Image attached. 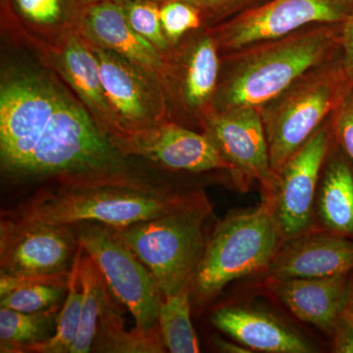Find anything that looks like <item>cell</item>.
Listing matches in <instances>:
<instances>
[{
  "label": "cell",
  "instance_id": "1",
  "mask_svg": "<svg viewBox=\"0 0 353 353\" xmlns=\"http://www.w3.org/2000/svg\"><path fill=\"white\" fill-rule=\"evenodd\" d=\"M0 165L11 182L134 170L55 74L27 68L2 74Z\"/></svg>",
  "mask_w": 353,
  "mask_h": 353
},
{
  "label": "cell",
  "instance_id": "2",
  "mask_svg": "<svg viewBox=\"0 0 353 353\" xmlns=\"http://www.w3.org/2000/svg\"><path fill=\"white\" fill-rule=\"evenodd\" d=\"M201 194L174 192L136 170L50 181L1 217L50 224L99 223L120 229L182 208Z\"/></svg>",
  "mask_w": 353,
  "mask_h": 353
},
{
  "label": "cell",
  "instance_id": "3",
  "mask_svg": "<svg viewBox=\"0 0 353 353\" xmlns=\"http://www.w3.org/2000/svg\"><path fill=\"white\" fill-rule=\"evenodd\" d=\"M338 34L331 28L292 32L243 53L218 85L212 110L264 106L322 63L340 43Z\"/></svg>",
  "mask_w": 353,
  "mask_h": 353
},
{
  "label": "cell",
  "instance_id": "4",
  "mask_svg": "<svg viewBox=\"0 0 353 353\" xmlns=\"http://www.w3.org/2000/svg\"><path fill=\"white\" fill-rule=\"evenodd\" d=\"M283 243L271 199L226 216L206 243L190 285L192 301L204 305L230 283L266 271Z\"/></svg>",
  "mask_w": 353,
  "mask_h": 353
},
{
  "label": "cell",
  "instance_id": "5",
  "mask_svg": "<svg viewBox=\"0 0 353 353\" xmlns=\"http://www.w3.org/2000/svg\"><path fill=\"white\" fill-rule=\"evenodd\" d=\"M210 213L199 194L182 208L153 219L112 229L154 279L162 296L190 289L205 250L204 223Z\"/></svg>",
  "mask_w": 353,
  "mask_h": 353
},
{
  "label": "cell",
  "instance_id": "6",
  "mask_svg": "<svg viewBox=\"0 0 353 353\" xmlns=\"http://www.w3.org/2000/svg\"><path fill=\"white\" fill-rule=\"evenodd\" d=\"M353 85L341 64L303 77L262 109L272 172L276 180L290 157L311 138Z\"/></svg>",
  "mask_w": 353,
  "mask_h": 353
},
{
  "label": "cell",
  "instance_id": "7",
  "mask_svg": "<svg viewBox=\"0 0 353 353\" xmlns=\"http://www.w3.org/2000/svg\"><path fill=\"white\" fill-rule=\"evenodd\" d=\"M80 245L94 260L113 296L131 312L139 331L157 328L162 296L145 264L112 228L94 222L75 225Z\"/></svg>",
  "mask_w": 353,
  "mask_h": 353
},
{
  "label": "cell",
  "instance_id": "8",
  "mask_svg": "<svg viewBox=\"0 0 353 353\" xmlns=\"http://www.w3.org/2000/svg\"><path fill=\"white\" fill-rule=\"evenodd\" d=\"M88 44L117 126L113 143L169 120L166 95L157 76L114 51Z\"/></svg>",
  "mask_w": 353,
  "mask_h": 353
},
{
  "label": "cell",
  "instance_id": "9",
  "mask_svg": "<svg viewBox=\"0 0 353 353\" xmlns=\"http://www.w3.org/2000/svg\"><path fill=\"white\" fill-rule=\"evenodd\" d=\"M80 246L72 225L1 217L0 276L41 277L70 272Z\"/></svg>",
  "mask_w": 353,
  "mask_h": 353
},
{
  "label": "cell",
  "instance_id": "10",
  "mask_svg": "<svg viewBox=\"0 0 353 353\" xmlns=\"http://www.w3.org/2000/svg\"><path fill=\"white\" fill-rule=\"evenodd\" d=\"M352 15L353 0H272L230 22L215 39L218 46L238 50L312 23L341 25Z\"/></svg>",
  "mask_w": 353,
  "mask_h": 353
},
{
  "label": "cell",
  "instance_id": "11",
  "mask_svg": "<svg viewBox=\"0 0 353 353\" xmlns=\"http://www.w3.org/2000/svg\"><path fill=\"white\" fill-rule=\"evenodd\" d=\"M204 134L232 165L234 175L259 181L265 197L275 192L276 180L270 164L268 141L259 108L211 110L201 119Z\"/></svg>",
  "mask_w": 353,
  "mask_h": 353
},
{
  "label": "cell",
  "instance_id": "12",
  "mask_svg": "<svg viewBox=\"0 0 353 353\" xmlns=\"http://www.w3.org/2000/svg\"><path fill=\"white\" fill-rule=\"evenodd\" d=\"M329 148L328 131L318 129L283 167L273 196L265 197L273 204L284 243L312 230L320 172Z\"/></svg>",
  "mask_w": 353,
  "mask_h": 353
},
{
  "label": "cell",
  "instance_id": "13",
  "mask_svg": "<svg viewBox=\"0 0 353 353\" xmlns=\"http://www.w3.org/2000/svg\"><path fill=\"white\" fill-rule=\"evenodd\" d=\"M114 145L125 157H141L168 170L234 173L232 165L205 134H199L170 120L125 137Z\"/></svg>",
  "mask_w": 353,
  "mask_h": 353
},
{
  "label": "cell",
  "instance_id": "14",
  "mask_svg": "<svg viewBox=\"0 0 353 353\" xmlns=\"http://www.w3.org/2000/svg\"><path fill=\"white\" fill-rule=\"evenodd\" d=\"M38 51L46 64L67 83L112 141L117 136V126L90 44L74 30Z\"/></svg>",
  "mask_w": 353,
  "mask_h": 353
},
{
  "label": "cell",
  "instance_id": "15",
  "mask_svg": "<svg viewBox=\"0 0 353 353\" xmlns=\"http://www.w3.org/2000/svg\"><path fill=\"white\" fill-rule=\"evenodd\" d=\"M266 272L272 280L352 273L353 238L309 231L283 243Z\"/></svg>",
  "mask_w": 353,
  "mask_h": 353
},
{
  "label": "cell",
  "instance_id": "16",
  "mask_svg": "<svg viewBox=\"0 0 353 353\" xmlns=\"http://www.w3.org/2000/svg\"><path fill=\"white\" fill-rule=\"evenodd\" d=\"M218 46L214 36L204 34L190 43L181 58L169 53L162 82L166 101L176 95L183 108L199 113L201 119L212 110L219 80Z\"/></svg>",
  "mask_w": 353,
  "mask_h": 353
},
{
  "label": "cell",
  "instance_id": "17",
  "mask_svg": "<svg viewBox=\"0 0 353 353\" xmlns=\"http://www.w3.org/2000/svg\"><path fill=\"white\" fill-rule=\"evenodd\" d=\"M77 31L88 43L128 58L163 82L167 57L132 29L117 0L83 6Z\"/></svg>",
  "mask_w": 353,
  "mask_h": 353
},
{
  "label": "cell",
  "instance_id": "18",
  "mask_svg": "<svg viewBox=\"0 0 353 353\" xmlns=\"http://www.w3.org/2000/svg\"><path fill=\"white\" fill-rule=\"evenodd\" d=\"M210 320L216 328L248 350L270 353L316 352L301 334L262 311L243 306H223L216 309Z\"/></svg>",
  "mask_w": 353,
  "mask_h": 353
},
{
  "label": "cell",
  "instance_id": "19",
  "mask_svg": "<svg viewBox=\"0 0 353 353\" xmlns=\"http://www.w3.org/2000/svg\"><path fill=\"white\" fill-rule=\"evenodd\" d=\"M352 273L328 277L272 280L278 299L301 321L332 334L345 299Z\"/></svg>",
  "mask_w": 353,
  "mask_h": 353
},
{
  "label": "cell",
  "instance_id": "20",
  "mask_svg": "<svg viewBox=\"0 0 353 353\" xmlns=\"http://www.w3.org/2000/svg\"><path fill=\"white\" fill-rule=\"evenodd\" d=\"M21 22L19 34L37 50L77 30L81 10L66 0H13Z\"/></svg>",
  "mask_w": 353,
  "mask_h": 353
},
{
  "label": "cell",
  "instance_id": "21",
  "mask_svg": "<svg viewBox=\"0 0 353 353\" xmlns=\"http://www.w3.org/2000/svg\"><path fill=\"white\" fill-rule=\"evenodd\" d=\"M317 213L326 231L353 238V172L343 158L330 160L318 194Z\"/></svg>",
  "mask_w": 353,
  "mask_h": 353
},
{
  "label": "cell",
  "instance_id": "22",
  "mask_svg": "<svg viewBox=\"0 0 353 353\" xmlns=\"http://www.w3.org/2000/svg\"><path fill=\"white\" fill-rule=\"evenodd\" d=\"M71 271L41 277L0 276V307L32 313L61 308Z\"/></svg>",
  "mask_w": 353,
  "mask_h": 353
},
{
  "label": "cell",
  "instance_id": "23",
  "mask_svg": "<svg viewBox=\"0 0 353 353\" xmlns=\"http://www.w3.org/2000/svg\"><path fill=\"white\" fill-rule=\"evenodd\" d=\"M119 301L110 290L103 299L101 317L92 352L122 353L165 352V345L159 328L152 331H139L134 328L127 332L124 327Z\"/></svg>",
  "mask_w": 353,
  "mask_h": 353
},
{
  "label": "cell",
  "instance_id": "24",
  "mask_svg": "<svg viewBox=\"0 0 353 353\" xmlns=\"http://www.w3.org/2000/svg\"><path fill=\"white\" fill-rule=\"evenodd\" d=\"M60 309L26 313L0 307V352L22 353L48 341L57 331Z\"/></svg>",
  "mask_w": 353,
  "mask_h": 353
},
{
  "label": "cell",
  "instance_id": "25",
  "mask_svg": "<svg viewBox=\"0 0 353 353\" xmlns=\"http://www.w3.org/2000/svg\"><path fill=\"white\" fill-rule=\"evenodd\" d=\"M190 289L162 296L157 325L166 350L172 353L199 352V340L190 320Z\"/></svg>",
  "mask_w": 353,
  "mask_h": 353
},
{
  "label": "cell",
  "instance_id": "26",
  "mask_svg": "<svg viewBox=\"0 0 353 353\" xmlns=\"http://www.w3.org/2000/svg\"><path fill=\"white\" fill-rule=\"evenodd\" d=\"M79 273L83 290L82 314L78 336L70 353L92 352L102 304L109 290L101 271L85 250L81 257Z\"/></svg>",
  "mask_w": 353,
  "mask_h": 353
},
{
  "label": "cell",
  "instance_id": "27",
  "mask_svg": "<svg viewBox=\"0 0 353 353\" xmlns=\"http://www.w3.org/2000/svg\"><path fill=\"white\" fill-rule=\"evenodd\" d=\"M83 252L80 246L72 266L67 296L58 315L57 331L48 341L26 348L25 352L70 353L78 336L82 314L83 290L79 269Z\"/></svg>",
  "mask_w": 353,
  "mask_h": 353
},
{
  "label": "cell",
  "instance_id": "28",
  "mask_svg": "<svg viewBox=\"0 0 353 353\" xmlns=\"http://www.w3.org/2000/svg\"><path fill=\"white\" fill-rule=\"evenodd\" d=\"M130 26L139 36L168 57L173 46L169 43L162 29L160 6L157 0H117Z\"/></svg>",
  "mask_w": 353,
  "mask_h": 353
},
{
  "label": "cell",
  "instance_id": "29",
  "mask_svg": "<svg viewBox=\"0 0 353 353\" xmlns=\"http://www.w3.org/2000/svg\"><path fill=\"white\" fill-rule=\"evenodd\" d=\"M160 19L165 37L176 46L187 32L201 26V17L194 4L182 0H165L160 6Z\"/></svg>",
  "mask_w": 353,
  "mask_h": 353
},
{
  "label": "cell",
  "instance_id": "30",
  "mask_svg": "<svg viewBox=\"0 0 353 353\" xmlns=\"http://www.w3.org/2000/svg\"><path fill=\"white\" fill-rule=\"evenodd\" d=\"M332 336L334 352L353 353V276H350L347 299L336 317Z\"/></svg>",
  "mask_w": 353,
  "mask_h": 353
},
{
  "label": "cell",
  "instance_id": "31",
  "mask_svg": "<svg viewBox=\"0 0 353 353\" xmlns=\"http://www.w3.org/2000/svg\"><path fill=\"white\" fill-rule=\"evenodd\" d=\"M336 112L334 134L343 150L353 160V88Z\"/></svg>",
  "mask_w": 353,
  "mask_h": 353
},
{
  "label": "cell",
  "instance_id": "32",
  "mask_svg": "<svg viewBox=\"0 0 353 353\" xmlns=\"http://www.w3.org/2000/svg\"><path fill=\"white\" fill-rule=\"evenodd\" d=\"M340 44L343 48L340 64L345 76L353 85V15L343 23L340 32Z\"/></svg>",
  "mask_w": 353,
  "mask_h": 353
},
{
  "label": "cell",
  "instance_id": "33",
  "mask_svg": "<svg viewBox=\"0 0 353 353\" xmlns=\"http://www.w3.org/2000/svg\"><path fill=\"white\" fill-rule=\"evenodd\" d=\"M216 347L218 350L222 352H230V353H248L252 352V350H248V347H243V345H238L236 343H231V341H227L222 340V339H215L214 341Z\"/></svg>",
  "mask_w": 353,
  "mask_h": 353
},
{
  "label": "cell",
  "instance_id": "34",
  "mask_svg": "<svg viewBox=\"0 0 353 353\" xmlns=\"http://www.w3.org/2000/svg\"><path fill=\"white\" fill-rule=\"evenodd\" d=\"M236 1H238V0H209L208 3L206 4V6L216 8V7L231 6V4H233Z\"/></svg>",
  "mask_w": 353,
  "mask_h": 353
},
{
  "label": "cell",
  "instance_id": "35",
  "mask_svg": "<svg viewBox=\"0 0 353 353\" xmlns=\"http://www.w3.org/2000/svg\"><path fill=\"white\" fill-rule=\"evenodd\" d=\"M182 1L189 2V3L194 4L196 6H206L209 0H182Z\"/></svg>",
  "mask_w": 353,
  "mask_h": 353
},
{
  "label": "cell",
  "instance_id": "36",
  "mask_svg": "<svg viewBox=\"0 0 353 353\" xmlns=\"http://www.w3.org/2000/svg\"><path fill=\"white\" fill-rule=\"evenodd\" d=\"M82 1H83V3H85V6H88V4L97 3V2L101 1H108V0H82Z\"/></svg>",
  "mask_w": 353,
  "mask_h": 353
}]
</instances>
